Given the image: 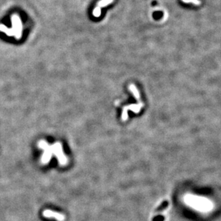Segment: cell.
<instances>
[{
  "instance_id": "obj_8",
  "label": "cell",
  "mask_w": 221,
  "mask_h": 221,
  "mask_svg": "<svg viewBox=\"0 0 221 221\" xmlns=\"http://www.w3.org/2000/svg\"><path fill=\"white\" fill-rule=\"evenodd\" d=\"M168 206V201H164V202L162 203V204L160 205V206L157 207V208L155 210V212L156 213H158V212H161L164 211V210H165L166 208H167Z\"/></svg>"
},
{
  "instance_id": "obj_5",
  "label": "cell",
  "mask_w": 221,
  "mask_h": 221,
  "mask_svg": "<svg viewBox=\"0 0 221 221\" xmlns=\"http://www.w3.org/2000/svg\"><path fill=\"white\" fill-rule=\"evenodd\" d=\"M114 2V0H100L97 2V6L94 8V10L93 11V16L97 18L99 17L100 15H101V10L103 7H105L109 4L112 3Z\"/></svg>"
},
{
  "instance_id": "obj_2",
  "label": "cell",
  "mask_w": 221,
  "mask_h": 221,
  "mask_svg": "<svg viewBox=\"0 0 221 221\" xmlns=\"http://www.w3.org/2000/svg\"><path fill=\"white\" fill-rule=\"evenodd\" d=\"M51 148L52 150V153L57 157L58 161L60 165H66V164L68 163V160H67V158L65 155L64 152H63L62 144H61L60 142H57V143H54V145H51Z\"/></svg>"
},
{
  "instance_id": "obj_4",
  "label": "cell",
  "mask_w": 221,
  "mask_h": 221,
  "mask_svg": "<svg viewBox=\"0 0 221 221\" xmlns=\"http://www.w3.org/2000/svg\"><path fill=\"white\" fill-rule=\"evenodd\" d=\"M144 106V104L143 102H138V104H132L130 105H128L126 107H124L122 109V121H126L128 120V111L131 110L135 113H138L141 109Z\"/></svg>"
},
{
  "instance_id": "obj_1",
  "label": "cell",
  "mask_w": 221,
  "mask_h": 221,
  "mask_svg": "<svg viewBox=\"0 0 221 221\" xmlns=\"http://www.w3.org/2000/svg\"><path fill=\"white\" fill-rule=\"evenodd\" d=\"M11 20H12V28H8L6 26L0 24V32H4L9 37L14 36L17 39H20L22 37L23 32L22 22L17 14H12Z\"/></svg>"
},
{
  "instance_id": "obj_6",
  "label": "cell",
  "mask_w": 221,
  "mask_h": 221,
  "mask_svg": "<svg viewBox=\"0 0 221 221\" xmlns=\"http://www.w3.org/2000/svg\"><path fill=\"white\" fill-rule=\"evenodd\" d=\"M42 215L44 217L47 218H54L58 221H64L65 219V215L62 213H57V212H54L50 210H45L43 211Z\"/></svg>"
},
{
  "instance_id": "obj_7",
  "label": "cell",
  "mask_w": 221,
  "mask_h": 221,
  "mask_svg": "<svg viewBox=\"0 0 221 221\" xmlns=\"http://www.w3.org/2000/svg\"><path fill=\"white\" fill-rule=\"evenodd\" d=\"M128 89L132 93L133 96H134V97L137 100V101H138V102H141L140 95V93L138 89L137 88V87L135 86L134 84H130L128 86Z\"/></svg>"
},
{
  "instance_id": "obj_3",
  "label": "cell",
  "mask_w": 221,
  "mask_h": 221,
  "mask_svg": "<svg viewBox=\"0 0 221 221\" xmlns=\"http://www.w3.org/2000/svg\"><path fill=\"white\" fill-rule=\"evenodd\" d=\"M38 146L44 150L43 155L41 157V163L43 164H47L50 161L52 155H53L51 145H49L47 141L40 140L38 143Z\"/></svg>"
},
{
  "instance_id": "obj_9",
  "label": "cell",
  "mask_w": 221,
  "mask_h": 221,
  "mask_svg": "<svg viewBox=\"0 0 221 221\" xmlns=\"http://www.w3.org/2000/svg\"><path fill=\"white\" fill-rule=\"evenodd\" d=\"M181 1L184 2V3H192L196 6L200 5L201 2L200 0H181Z\"/></svg>"
}]
</instances>
